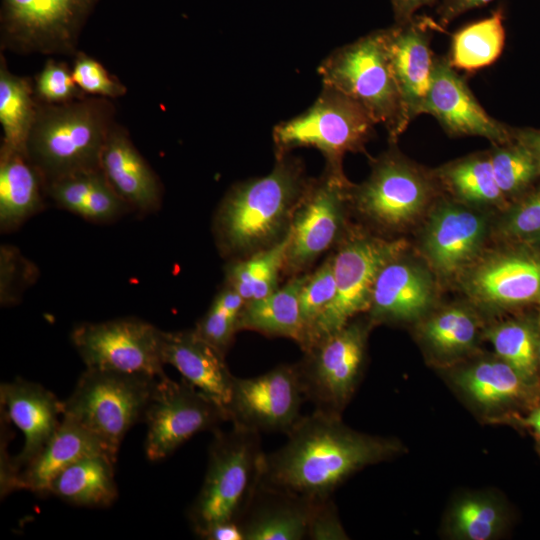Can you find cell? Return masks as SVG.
Instances as JSON below:
<instances>
[{
    "mask_svg": "<svg viewBox=\"0 0 540 540\" xmlns=\"http://www.w3.org/2000/svg\"><path fill=\"white\" fill-rule=\"evenodd\" d=\"M279 449L264 456L260 484L308 500L331 497L352 473L390 456L395 446L359 434L340 415L301 416Z\"/></svg>",
    "mask_w": 540,
    "mask_h": 540,
    "instance_id": "obj_1",
    "label": "cell"
},
{
    "mask_svg": "<svg viewBox=\"0 0 540 540\" xmlns=\"http://www.w3.org/2000/svg\"><path fill=\"white\" fill-rule=\"evenodd\" d=\"M310 181L301 160L286 153L267 175L231 187L213 221L221 255L241 259L282 240Z\"/></svg>",
    "mask_w": 540,
    "mask_h": 540,
    "instance_id": "obj_2",
    "label": "cell"
},
{
    "mask_svg": "<svg viewBox=\"0 0 540 540\" xmlns=\"http://www.w3.org/2000/svg\"><path fill=\"white\" fill-rule=\"evenodd\" d=\"M110 108L100 99L37 107L26 155L46 186L75 173L100 169L112 128Z\"/></svg>",
    "mask_w": 540,
    "mask_h": 540,
    "instance_id": "obj_3",
    "label": "cell"
},
{
    "mask_svg": "<svg viewBox=\"0 0 540 540\" xmlns=\"http://www.w3.org/2000/svg\"><path fill=\"white\" fill-rule=\"evenodd\" d=\"M264 456L255 430L232 424L213 431L203 484L188 510L199 538L215 524L239 522L260 483Z\"/></svg>",
    "mask_w": 540,
    "mask_h": 540,
    "instance_id": "obj_4",
    "label": "cell"
},
{
    "mask_svg": "<svg viewBox=\"0 0 540 540\" xmlns=\"http://www.w3.org/2000/svg\"><path fill=\"white\" fill-rule=\"evenodd\" d=\"M322 85L354 99L383 125L395 142L408 127L401 95L389 60L384 29L332 51L318 66Z\"/></svg>",
    "mask_w": 540,
    "mask_h": 540,
    "instance_id": "obj_5",
    "label": "cell"
},
{
    "mask_svg": "<svg viewBox=\"0 0 540 540\" xmlns=\"http://www.w3.org/2000/svg\"><path fill=\"white\" fill-rule=\"evenodd\" d=\"M377 125L366 109L341 91L322 85L315 102L303 113L277 124L272 131L276 156L297 147L319 150L326 163L342 165L348 152H364Z\"/></svg>",
    "mask_w": 540,
    "mask_h": 540,
    "instance_id": "obj_6",
    "label": "cell"
},
{
    "mask_svg": "<svg viewBox=\"0 0 540 540\" xmlns=\"http://www.w3.org/2000/svg\"><path fill=\"white\" fill-rule=\"evenodd\" d=\"M158 377L86 368L63 401L69 416L118 452L129 429L142 422Z\"/></svg>",
    "mask_w": 540,
    "mask_h": 540,
    "instance_id": "obj_7",
    "label": "cell"
},
{
    "mask_svg": "<svg viewBox=\"0 0 540 540\" xmlns=\"http://www.w3.org/2000/svg\"><path fill=\"white\" fill-rule=\"evenodd\" d=\"M404 240H387L368 235L344 239L332 255L336 283L335 297L314 326L306 352L328 335L370 308L371 295L378 273L406 249Z\"/></svg>",
    "mask_w": 540,
    "mask_h": 540,
    "instance_id": "obj_8",
    "label": "cell"
},
{
    "mask_svg": "<svg viewBox=\"0 0 540 540\" xmlns=\"http://www.w3.org/2000/svg\"><path fill=\"white\" fill-rule=\"evenodd\" d=\"M351 186L342 165L326 163L321 176L311 179L291 220L283 272L301 274L339 241Z\"/></svg>",
    "mask_w": 540,
    "mask_h": 540,
    "instance_id": "obj_9",
    "label": "cell"
},
{
    "mask_svg": "<svg viewBox=\"0 0 540 540\" xmlns=\"http://www.w3.org/2000/svg\"><path fill=\"white\" fill-rule=\"evenodd\" d=\"M227 421L226 410L205 393L164 374L157 378L143 415L146 456L164 459L195 434L213 432Z\"/></svg>",
    "mask_w": 540,
    "mask_h": 540,
    "instance_id": "obj_10",
    "label": "cell"
},
{
    "mask_svg": "<svg viewBox=\"0 0 540 540\" xmlns=\"http://www.w3.org/2000/svg\"><path fill=\"white\" fill-rule=\"evenodd\" d=\"M368 328L348 322L304 352L296 363L305 399L315 410L341 414L363 367Z\"/></svg>",
    "mask_w": 540,
    "mask_h": 540,
    "instance_id": "obj_11",
    "label": "cell"
},
{
    "mask_svg": "<svg viewBox=\"0 0 540 540\" xmlns=\"http://www.w3.org/2000/svg\"><path fill=\"white\" fill-rule=\"evenodd\" d=\"M162 333L137 318L85 322L71 332V341L86 368L160 377L165 374Z\"/></svg>",
    "mask_w": 540,
    "mask_h": 540,
    "instance_id": "obj_12",
    "label": "cell"
},
{
    "mask_svg": "<svg viewBox=\"0 0 540 540\" xmlns=\"http://www.w3.org/2000/svg\"><path fill=\"white\" fill-rule=\"evenodd\" d=\"M431 191V183L422 171L389 151L374 161L366 181L351 186L350 201L372 222L398 228L423 210Z\"/></svg>",
    "mask_w": 540,
    "mask_h": 540,
    "instance_id": "obj_13",
    "label": "cell"
},
{
    "mask_svg": "<svg viewBox=\"0 0 540 540\" xmlns=\"http://www.w3.org/2000/svg\"><path fill=\"white\" fill-rule=\"evenodd\" d=\"M304 400L296 364H281L255 377L234 376L226 412L232 424L287 434L301 418Z\"/></svg>",
    "mask_w": 540,
    "mask_h": 540,
    "instance_id": "obj_14",
    "label": "cell"
},
{
    "mask_svg": "<svg viewBox=\"0 0 540 540\" xmlns=\"http://www.w3.org/2000/svg\"><path fill=\"white\" fill-rule=\"evenodd\" d=\"M87 4L88 0H5L7 44L21 52H69Z\"/></svg>",
    "mask_w": 540,
    "mask_h": 540,
    "instance_id": "obj_15",
    "label": "cell"
},
{
    "mask_svg": "<svg viewBox=\"0 0 540 540\" xmlns=\"http://www.w3.org/2000/svg\"><path fill=\"white\" fill-rule=\"evenodd\" d=\"M423 114L432 115L451 136H478L493 144L514 139L513 129L489 115L447 58L435 56Z\"/></svg>",
    "mask_w": 540,
    "mask_h": 540,
    "instance_id": "obj_16",
    "label": "cell"
},
{
    "mask_svg": "<svg viewBox=\"0 0 540 540\" xmlns=\"http://www.w3.org/2000/svg\"><path fill=\"white\" fill-rule=\"evenodd\" d=\"M433 21L412 20L384 28L385 44L401 95L405 123L408 126L423 114L432 82L435 56L430 47Z\"/></svg>",
    "mask_w": 540,
    "mask_h": 540,
    "instance_id": "obj_17",
    "label": "cell"
},
{
    "mask_svg": "<svg viewBox=\"0 0 540 540\" xmlns=\"http://www.w3.org/2000/svg\"><path fill=\"white\" fill-rule=\"evenodd\" d=\"M466 287L487 306L540 304V253L516 250L493 255L471 271Z\"/></svg>",
    "mask_w": 540,
    "mask_h": 540,
    "instance_id": "obj_18",
    "label": "cell"
},
{
    "mask_svg": "<svg viewBox=\"0 0 540 540\" xmlns=\"http://www.w3.org/2000/svg\"><path fill=\"white\" fill-rule=\"evenodd\" d=\"M1 411L24 435L19 454L11 458L18 478L22 469L44 448L63 416V401L42 385L21 378L0 386ZM20 487V485H19Z\"/></svg>",
    "mask_w": 540,
    "mask_h": 540,
    "instance_id": "obj_19",
    "label": "cell"
},
{
    "mask_svg": "<svg viewBox=\"0 0 540 540\" xmlns=\"http://www.w3.org/2000/svg\"><path fill=\"white\" fill-rule=\"evenodd\" d=\"M100 169L130 210L148 214L160 207V182L124 130L112 126L102 150Z\"/></svg>",
    "mask_w": 540,
    "mask_h": 540,
    "instance_id": "obj_20",
    "label": "cell"
},
{
    "mask_svg": "<svg viewBox=\"0 0 540 540\" xmlns=\"http://www.w3.org/2000/svg\"><path fill=\"white\" fill-rule=\"evenodd\" d=\"M485 231V221L477 213L453 204L442 205L428 224L425 254L437 272L454 274L474 258Z\"/></svg>",
    "mask_w": 540,
    "mask_h": 540,
    "instance_id": "obj_21",
    "label": "cell"
},
{
    "mask_svg": "<svg viewBox=\"0 0 540 540\" xmlns=\"http://www.w3.org/2000/svg\"><path fill=\"white\" fill-rule=\"evenodd\" d=\"M162 357L183 379L205 393L225 410L234 375L225 356L199 337L194 329L162 333Z\"/></svg>",
    "mask_w": 540,
    "mask_h": 540,
    "instance_id": "obj_22",
    "label": "cell"
},
{
    "mask_svg": "<svg viewBox=\"0 0 540 540\" xmlns=\"http://www.w3.org/2000/svg\"><path fill=\"white\" fill-rule=\"evenodd\" d=\"M95 454L117 460V451L78 421L63 415L44 448L20 472V489L49 495L51 482L62 470L83 457Z\"/></svg>",
    "mask_w": 540,
    "mask_h": 540,
    "instance_id": "obj_23",
    "label": "cell"
},
{
    "mask_svg": "<svg viewBox=\"0 0 540 540\" xmlns=\"http://www.w3.org/2000/svg\"><path fill=\"white\" fill-rule=\"evenodd\" d=\"M314 501L259 483L238 522L244 540L307 539Z\"/></svg>",
    "mask_w": 540,
    "mask_h": 540,
    "instance_id": "obj_24",
    "label": "cell"
},
{
    "mask_svg": "<svg viewBox=\"0 0 540 540\" xmlns=\"http://www.w3.org/2000/svg\"><path fill=\"white\" fill-rule=\"evenodd\" d=\"M432 298L433 285L429 275L398 257L378 273L369 311L374 320H410L421 315Z\"/></svg>",
    "mask_w": 540,
    "mask_h": 540,
    "instance_id": "obj_25",
    "label": "cell"
},
{
    "mask_svg": "<svg viewBox=\"0 0 540 540\" xmlns=\"http://www.w3.org/2000/svg\"><path fill=\"white\" fill-rule=\"evenodd\" d=\"M46 183L22 152L1 147L0 229L10 232L44 207Z\"/></svg>",
    "mask_w": 540,
    "mask_h": 540,
    "instance_id": "obj_26",
    "label": "cell"
},
{
    "mask_svg": "<svg viewBox=\"0 0 540 540\" xmlns=\"http://www.w3.org/2000/svg\"><path fill=\"white\" fill-rule=\"evenodd\" d=\"M47 196L54 203L93 223H108L128 211L101 169L75 173L49 183Z\"/></svg>",
    "mask_w": 540,
    "mask_h": 540,
    "instance_id": "obj_27",
    "label": "cell"
},
{
    "mask_svg": "<svg viewBox=\"0 0 540 540\" xmlns=\"http://www.w3.org/2000/svg\"><path fill=\"white\" fill-rule=\"evenodd\" d=\"M307 274L294 275L284 286L269 295L246 302L239 318V330H251L266 336L304 340L299 296Z\"/></svg>",
    "mask_w": 540,
    "mask_h": 540,
    "instance_id": "obj_28",
    "label": "cell"
},
{
    "mask_svg": "<svg viewBox=\"0 0 540 540\" xmlns=\"http://www.w3.org/2000/svg\"><path fill=\"white\" fill-rule=\"evenodd\" d=\"M115 463V459L104 454L83 457L53 479L49 494L77 506L107 507L118 496Z\"/></svg>",
    "mask_w": 540,
    "mask_h": 540,
    "instance_id": "obj_29",
    "label": "cell"
},
{
    "mask_svg": "<svg viewBox=\"0 0 540 540\" xmlns=\"http://www.w3.org/2000/svg\"><path fill=\"white\" fill-rule=\"evenodd\" d=\"M458 384L478 404L497 408L528 400L535 391L504 361H482L458 376Z\"/></svg>",
    "mask_w": 540,
    "mask_h": 540,
    "instance_id": "obj_30",
    "label": "cell"
},
{
    "mask_svg": "<svg viewBox=\"0 0 540 540\" xmlns=\"http://www.w3.org/2000/svg\"><path fill=\"white\" fill-rule=\"evenodd\" d=\"M504 44V11L498 8L454 33L447 59L454 69L473 72L494 63Z\"/></svg>",
    "mask_w": 540,
    "mask_h": 540,
    "instance_id": "obj_31",
    "label": "cell"
},
{
    "mask_svg": "<svg viewBox=\"0 0 540 540\" xmlns=\"http://www.w3.org/2000/svg\"><path fill=\"white\" fill-rule=\"evenodd\" d=\"M289 234L275 245L241 259L230 260L225 267V284L246 302L263 298L278 288L284 270Z\"/></svg>",
    "mask_w": 540,
    "mask_h": 540,
    "instance_id": "obj_32",
    "label": "cell"
},
{
    "mask_svg": "<svg viewBox=\"0 0 540 540\" xmlns=\"http://www.w3.org/2000/svg\"><path fill=\"white\" fill-rule=\"evenodd\" d=\"M37 107L30 83L10 73L5 65L0 69V123L3 130L2 147L26 154Z\"/></svg>",
    "mask_w": 540,
    "mask_h": 540,
    "instance_id": "obj_33",
    "label": "cell"
},
{
    "mask_svg": "<svg viewBox=\"0 0 540 540\" xmlns=\"http://www.w3.org/2000/svg\"><path fill=\"white\" fill-rule=\"evenodd\" d=\"M489 340L500 359L509 364L529 385L539 378L538 326L526 320L502 323L489 332Z\"/></svg>",
    "mask_w": 540,
    "mask_h": 540,
    "instance_id": "obj_34",
    "label": "cell"
},
{
    "mask_svg": "<svg viewBox=\"0 0 540 540\" xmlns=\"http://www.w3.org/2000/svg\"><path fill=\"white\" fill-rule=\"evenodd\" d=\"M442 182L458 198L474 204H497L504 200L489 154L453 162L438 172Z\"/></svg>",
    "mask_w": 540,
    "mask_h": 540,
    "instance_id": "obj_35",
    "label": "cell"
},
{
    "mask_svg": "<svg viewBox=\"0 0 540 540\" xmlns=\"http://www.w3.org/2000/svg\"><path fill=\"white\" fill-rule=\"evenodd\" d=\"M244 304L243 298L225 284L197 322L194 331L225 356L239 331V318Z\"/></svg>",
    "mask_w": 540,
    "mask_h": 540,
    "instance_id": "obj_36",
    "label": "cell"
},
{
    "mask_svg": "<svg viewBox=\"0 0 540 540\" xmlns=\"http://www.w3.org/2000/svg\"><path fill=\"white\" fill-rule=\"evenodd\" d=\"M489 158L496 182L505 197L524 191L540 175L532 153L516 139L494 144Z\"/></svg>",
    "mask_w": 540,
    "mask_h": 540,
    "instance_id": "obj_37",
    "label": "cell"
},
{
    "mask_svg": "<svg viewBox=\"0 0 540 540\" xmlns=\"http://www.w3.org/2000/svg\"><path fill=\"white\" fill-rule=\"evenodd\" d=\"M477 324L465 309L453 307L434 315L424 325V336L437 351L453 354L469 348L476 337Z\"/></svg>",
    "mask_w": 540,
    "mask_h": 540,
    "instance_id": "obj_38",
    "label": "cell"
},
{
    "mask_svg": "<svg viewBox=\"0 0 540 540\" xmlns=\"http://www.w3.org/2000/svg\"><path fill=\"white\" fill-rule=\"evenodd\" d=\"M335 293L336 283L330 256L313 273L307 274L300 291L299 302L304 328V340L300 347L302 351L314 326L332 303Z\"/></svg>",
    "mask_w": 540,
    "mask_h": 540,
    "instance_id": "obj_39",
    "label": "cell"
},
{
    "mask_svg": "<svg viewBox=\"0 0 540 540\" xmlns=\"http://www.w3.org/2000/svg\"><path fill=\"white\" fill-rule=\"evenodd\" d=\"M501 512L493 503L470 498L457 505L453 513V528L457 535L470 540H487L501 525Z\"/></svg>",
    "mask_w": 540,
    "mask_h": 540,
    "instance_id": "obj_40",
    "label": "cell"
},
{
    "mask_svg": "<svg viewBox=\"0 0 540 540\" xmlns=\"http://www.w3.org/2000/svg\"><path fill=\"white\" fill-rule=\"evenodd\" d=\"M0 297L2 305L19 300V294L36 277V268L14 247L2 245L0 252Z\"/></svg>",
    "mask_w": 540,
    "mask_h": 540,
    "instance_id": "obj_41",
    "label": "cell"
},
{
    "mask_svg": "<svg viewBox=\"0 0 540 540\" xmlns=\"http://www.w3.org/2000/svg\"><path fill=\"white\" fill-rule=\"evenodd\" d=\"M72 75L80 90L104 98L125 94V87L95 59L80 54L75 60Z\"/></svg>",
    "mask_w": 540,
    "mask_h": 540,
    "instance_id": "obj_42",
    "label": "cell"
},
{
    "mask_svg": "<svg viewBox=\"0 0 540 540\" xmlns=\"http://www.w3.org/2000/svg\"><path fill=\"white\" fill-rule=\"evenodd\" d=\"M79 91L72 71L61 63L49 61L36 78L35 92L46 104L73 101Z\"/></svg>",
    "mask_w": 540,
    "mask_h": 540,
    "instance_id": "obj_43",
    "label": "cell"
},
{
    "mask_svg": "<svg viewBox=\"0 0 540 540\" xmlns=\"http://www.w3.org/2000/svg\"><path fill=\"white\" fill-rule=\"evenodd\" d=\"M503 231L523 241H540V189L513 207L503 223Z\"/></svg>",
    "mask_w": 540,
    "mask_h": 540,
    "instance_id": "obj_44",
    "label": "cell"
},
{
    "mask_svg": "<svg viewBox=\"0 0 540 540\" xmlns=\"http://www.w3.org/2000/svg\"><path fill=\"white\" fill-rule=\"evenodd\" d=\"M307 539H347L331 497L313 502Z\"/></svg>",
    "mask_w": 540,
    "mask_h": 540,
    "instance_id": "obj_45",
    "label": "cell"
},
{
    "mask_svg": "<svg viewBox=\"0 0 540 540\" xmlns=\"http://www.w3.org/2000/svg\"><path fill=\"white\" fill-rule=\"evenodd\" d=\"M493 0H440L436 9L438 26L445 27L466 12L483 7Z\"/></svg>",
    "mask_w": 540,
    "mask_h": 540,
    "instance_id": "obj_46",
    "label": "cell"
},
{
    "mask_svg": "<svg viewBox=\"0 0 540 540\" xmlns=\"http://www.w3.org/2000/svg\"><path fill=\"white\" fill-rule=\"evenodd\" d=\"M439 0H390L394 23L403 24L415 17L416 12L426 6H432Z\"/></svg>",
    "mask_w": 540,
    "mask_h": 540,
    "instance_id": "obj_47",
    "label": "cell"
},
{
    "mask_svg": "<svg viewBox=\"0 0 540 540\" xmlns=\"http://www.w3.org/2000/svg\"><path fill=\"white\" fill-rule=\"evenodd\" d=\"M205 540H244L238 522L227 521L213 525L201 537Z\"/></svg>",
    "mask_w": 540,
    "mask_h": 540,
    "instance_id": "obj_48",
    "label": "cell"
},
{
    "mask_svg": "<svg viewBox=\"0 0 540 540\" xmlns=\"http://www.w3.org/2000/svg\"><path fill=\"white\" fill-rule=\"evenodd\" d=\"M513 137L528 148L540 169V129H513Z\"/></svg>",
    "mask_w": 540,
    "mask_h": 540,
    "instance_id": "obj_49",
    "label": "cell"
},
{
    "mask_svg": "<svg viewBox=\"0 0 540 540\" xmlns=\"http://www.w3.org/2000/svg\"><path fill=\"white\" fill-rule=\"evenodd\" d=\"M532 421H540V407L532 412L529 417L524 419V424Z\"/></svg>",
    "mask_w": 540,
    "mask_h": 540,
    "instance_id": "obj_50",
    "label": "cell"
},
{
    "mask_svg": "<svg viewBox=\"0 0 540 540\" xmlns=\"http://www.w3.org/2000/svg\"><path fill=\"white\" fill-rule=\"evenodd\" d=\"M526 424L533 428L536 436L540 439V421H532Z\"/></svg>",
    "mask_w": 540,
    "mask_h": 540,
    "instance_id": "obj_51",
    "label": "cell"
},
{
    "mask_svg": "<svg viewBox=\"0 0 540 540\" xmlns=\"http://www.w3.org/2000/svg\"><path fill=\"white\" fill-rule=\"evenodd\" d=\"M538 363H539V374H540V316L538 320Z\"/></svg>",
    "mask_w": 540,
    "mask_h": 540,
    "instance_id": "obj_52",
    "label": "cell"
}]
</instances>
